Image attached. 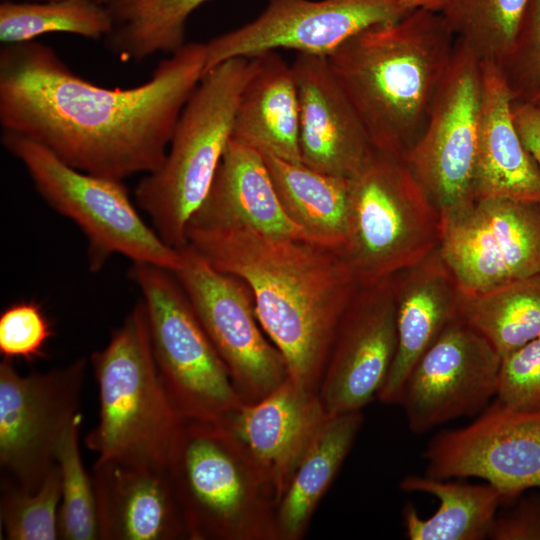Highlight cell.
<instances>
[{
    "label": "cell",
    "mask_w": 540,
    "mask_h": 540,
    "mask_svg": "<svg viewBox=\"0 0 540 540\" xmlns=\"http://www.w3.org/2000/svg\"><path fill=\"white\" fill-rule=\"evenodd\" d=\"M206 72L205 43H185L146 82L109 89L75 74L48 45L0 48V125L69 166L124 181L163 163L179 115Z\"/></svg>",
    "instance_id": "cell-1"
},
{
    "label": "cell",
    "mask_w": 540,
    "mask_h": 540,
    "mask_svg": "<svg viewBox=\"0 0 540 540\" xmlns=\"http://www.w3.org/2000/svg\"><path fill=\"white\" fill-rule=\"evenodd\" d=\"M187 244L250 289L257 318L288 377L318 393L333 340L360 286L341 253L249 228L188 227Z\"/></svg>",
    "instance_id": "cell-2"
},
{
    "label": "cell",
    "mask_w": 540,
    "mask_h": 540,
    "mask_svg": "<svg viewBox=\"0 0 540 540\" xmlns=\"http://www.w3.org/2000/svg\"><path fill=\"white\" fill-rule=\"evenodd\" d=\"M455 45L442 14L420 9L362 30L327 57L375 151L406 159Z\"/></svg>",
    "instance_id": "cell-3"
},
{
    "label": "cell",
    "mask_w": 540,
    "mask_h": 540,
    "mask_svg": "<svg viewBox=\"0 0 540 540\" xmlns=\"http://www.w3.org/2000/svg\"><path fill=\"white\" fill-rule=\"evenodd\" d=\"M90 361L98 386L99 420L86 437L87 448L98 460L165 471L184 420L159 377L142 298Z\"/></svg>",
    "instance_id": "cell-4"
},
{
    "label": "cell",
    "mask_w": 540,
    "mask_h": 540,
    "mask_svg": "<svg viewBox=\"0 0 540 540\" xmlns=\"http://www.w3.org/2000/svg\"><path fill=\"white\" fill-rule=\"evenodd\" d=\"M253 67V57H237L203 75L179 115L162 165L135 187L136 204L172 248L187 245L188 225L209 193Z\"/></svg>",
    "instance_id": "cell-5"
},
{
    "label": "cell",
    "mask_w": 540,
    "mask_h": 540,
    "mask_svg": "<svg viewBox=\"0 0 540 540\" xmlns=\"http://www.w3.org/2000/svg\"><path fill=\"white\" fill-rule=\"evenodd\" d=\"M165 472L190 540H277L275 502L222 424L184 420Z\"/></svg>",
    "instance_id": "cell-6"
},
{
    "label": "cell",
    "mask_w": 540,
    "mask_h": 540,
    "mask_svg": "<svg viewBox=\"0 0 540 540\" xmlns=\"http://www.w3.org/2000/svg\"><path fill=\"white\" fill-rule=\"evenodd\" d=\"M440 213L405 160L373 151L350 179L348 233L339 250L360 287L387 280L439 246Z\"/></svg>",
    "instance_id": "cell-7"
},
{
    "label": "cell",
    "mask_w": 540,
    "mask_h": 540,
    "mask_svg": "<svg viewBox=\"0 0 540 540\" xmlns=\"http://www.w3.org/2000/svg\"><path fill=\"white\" fill-rule=\"evenodd\" d=\"M0 140L6 151L22 163L45 202L84 233L90 271H100L115 254L132 263L153 264L172 272L179 267L180 250L167 245L146 224L123 181L79 171L47 148L14 132L2 130Z\"/></svg>",
    "instance_id": "cell-8"
},
{
    "label": "cell",
    "mask_w": 540,
    "mask_h": 540,
    "mask_svg": "<svg viewBox=\"0 0 540 540\" xmlns=\"http://www.w3.org/2000/svg\"><path fill=\"white\" fill-rule=\"evenodd\" d=\"M161 382L183 420L221 423L244 402L172 271L133 263Z\"/></svg>",
    "instance_id": "cell-9"
},
{
    "label": "cell",
    "mask_w": 540,
    "mask_h": 540,
    "mask_svg": "<svg viewBox=\"0 0 540 540\" xmlns=\"http://www.w3.org/2000/svg\"><path fill=\"white\" fill-rule=\"evenodd\" d=\"M173 271L244 403L257 402L288 378L285 359L266 337L250 289L213 267L193 247L179 249Z\"/></svg>",
    "instance_id": "cell-10"
},
{
    "label": "cell",
    "mask_w": 540,
    "mask_h": 540,
    "mask_svg": "<svg viewBox=\"0 0 540 540\" xmlns=\"http://www.w3.org/2000/svg\"><path fill=\"white\" fill-rule=\"evenodd\" d=\"M441 217L438 251L465 295L540 273V202L475 199Z\"/></svg>",
    "instance_id": "cell-11"
},
{
    "label": "cell",
    "mask_w": 540,
    "mask_h": 540,
    "mask_svg": "<svg viewBox=\"0 0 540 540\" xmlns=\"http://www.w3.org/2000/svg\"><path fill=\"white\" fill-rule=\"evenodd\" d=\"M87 360L21 375L11 359L0 363V465L28 492L50 468L60 439L78 414Z\"/></svg>",
    "instance_id": "cell-12"
},
{
    "label": "cell",
    "mask_w": 540,
    "mask_h": 540,
    "mask_svg": "<svg viewBox=\"0 0 540 540\" xmlns=\"http://www.w3.org/2000/svg\"><path fill=\"white\" fill-rule=\"evenodd\" d=\"M482 99V63L456 41L420 137L405 161L440 216L475 200L473 176Z\"/></svg>",
    "instance_id": "cell-13"
},
{
    "label": "cell",
    "mask_w": 540,
    "mask_h": 540,
    "mask_svg": "<svg viewBox=\"0 0 540 540\" xmlns=\"http://www.w3.org/2000/svg\"><path fill=\"white\" fill-rule=\"evenodd\" d=\"M423 457L426 475L481 479L510 503L540 489V411L496 398L469 424L434 435Z\"/></svg>",
    "instance_id": "cell-14"
},
{
    "label": "cell",
    "mask_w": 540,
    "mask_h": 540,
    "mask_svg": "<svg viewBox=\"0 0 540 540\" xmlns=\"http://www.w3.org/2000/svg\"><path fill=\"white\" fill-rule=\"evenodd\" d=\"M502 358L461 317L425 351L405 382L399 405L408 428L425 434L480 414L497 397Z\"/></svg>",
    "instance_id": "cell-15"
},
{
    "label": "cell",
    "mask_w": 540,
    "mask_h": 540,
    "mask_svg": "<svg viewBox=\"0 0 540 540\" xmlns=\"http://www.w3.org/2000/svg\"><path fill=\"white\" fill-rule=\"evenodd\" d=\"M407 13L394 0H268L256 19L205 43L206 72L279 48L328 57L362 30Z\"/></svg>",
    "instance_id": "cell-16"
},
{
    "label": "cell",
    "mask_w": 540,
    "mask_h": 540,
    "mask_svg": "<svg viewBox=\"0 0 540 540\" xmlns=\"http://www.w3.org/2000/svg\"><path fill=\"white\" fill-rule=\"evenodd\" d=\"M396 349L391 277L360 287L341 318L318 389L326 412L362 411L378 396Z\"/></svg>",
    "instance_id": "cell-17"
},
{
    "label": "cell",
    "mask_w": 540,
    "mask_h": 540,
    "mask_svg": "<svg viewBox=\"0 0 540 540\" xmlns=\"http://www.w3.org/2000/svg\"><path fill=\"white\" fill-rule=\"evenodd\" d=\"M318 393L288 377L254 403H243L222 424L241 444L277 507L292 476L328 417Z\"/></svg>",
    "instance_id": "cell-18"
},
{
    "label": "cell",
    "mask_w": 540,
    "mask_h": 540,
    "mask_svg": "<svg viewBox=\"0 0 540 540\" xmlns=\"http://www.w3.org/2000/svg\"><path fill=\"white\" fill-rule=\"evenodd\" d=\"M291 66L298 92L301 163L352 179L374 149L328 58L297 53Z\"/></svg>",
    "instance_id": "cell-19"
},
{
    "label": "cell",
    "mask_w": 540,
    "mask_h": 540,
    "mask_svg": "<svg viewBox=\"0 0 540 540\" xmlns=\"http://www.w3.org/2000/svg\"><path fill=\"white\" fill-rule=\"evenodd\" d=\"M397 349L377 396L399 404L413 367L443 330L460 317L461 291L438 248L393 276Z\"/></svg>",
    "instance_id": "cell-20"
},
{
    "label": "cell",
    "mask_w": 540,
    "mask_h": 540,
    "mask_svg": "<svg viewBox=\"0 0 540 540\" xmlns=\"http://www.w3.org/2000/svg\"><path fill=\"white\" fill-rule=\"evenodd\" d=\"M91 477L99 539L190 540L165 471L97 459Z\"/></svg>",
    "instance_id": "cell-21"
},
{
    "label": "cell",
    "mask_w": 540,
    "mask_h": 540,
    "mask_svg": "<svg viewBox=\"0 0 540 540\" xmlns=\"http://www.w3.org/2000/svg\"><path fill=\"white\" fill-rule=\"evenodd\" d=\"M188 227L249 228L312 241L285 212L263 155L231 137L209 193Z\"/></svg>",
    "instance_id": "cell-22"
},
{
    "label": "cell",
    "mask_w": 540,
    "mask_h": 540,
    "mask_svg": "<svg viewBox=\"0 0 540 540\" xmlns=\"http://www.w3.org/2000/svg\"><path fill=\"white\" fill-rule=\"evenodd\" d=\"M482 63V99L473 176L475 199L540 202V170L512 117V97L494 61Z\"/></svg>",
    "instance_id": "cell-23"
},
{
    "label": "cell",
    "mask_w": 540,
    "mask_h": 540,
    "mask_svg": "<svg viewBox=\"0 0 540 540\" xmlns=\"http://www.w3.org/2000/svg\"><path fill=\"white\" fill-rule=\"evenodd\" d=\"M254 58L241 92L231 138L263 155L301 163L299 102L292 66L276 52Z\"/></svg>",
    "instance_id": "cell-24"
},
{
    "label": "cell",
    "mask_w": 540,
    "mask_h": 540,
    "mask_svg": "<svg viewBox=\"0 0 540 540\" xmlns=\"http://www.w3.org/2000/svg\"><path fill=\"white\" fill-rule=\"evenodd\" d=\"M362 411L328 415L275 511L277 540H298L347 458L363 423Z\"/></svg>",
    "instance_id": "cell-25"
},
{
    "label": "cell",
    "mask_w": 540,
    "mask_h": 540,
    "mask_svg": "<svg viewBox=\"0 0 540 540\" xmlns=\"http://www.w3.org/2000/svg\"><path fill=\"white\" fill-rule=\"evenodd\" d=\"M406 492L424 493L439 501L438 509L422 518L411 503L402 511L410 540H481L488 538L503 498L488 483L471 484L428 475H408L400 482Z\"/></svg>",
    "instance_id": "cell-26"
},
{
    "label": "cell",
    "mask_w": 540,
    "mask_h": 540,
    "mask_svg": "<svg viewBox=\"0 0 540 540\" xmlns=\"http://www.w3.org/2000/svg\"><path fill=\"white\" fill-rule=\"evenodd\" d=\"M263 157L289 218L313 242L339 251L348 233L350 179L321 173L303 163Z\"/></svg>",
    "instance_id": "cell-27"
},
{
    "label": "cell",
    "mask_w": 540,
    "mask_h": 540,
    "mask_svg": "<svg viewBox=\"0 0 540 540\" xmlns=\"http://www.w3.org/2000/svg\"><path fill=\"white\" fill-rule=\"evenodd\" d=\"M208 0H107L113 22L106 48L122 61L172 54L185 44L189 16Z\"/></svg>",
    "instance_id": "cell-28"
},
{
    "label": "cell",
    "mask_w": 540,
    "mask_h": 540,
    "mask_svg": "<svg viewBox=\"0 0 540 540\" xmlns=\"http://www.w3.org/2000/svg\"><path fill=\"white\" fill-rule=\"evenodd\" d=\"M460 317L501 358L540 338V273L483 294L461 293Z\"/></svg>",
    "instance_id": "cell-29"
},
{
    "label": "cell",
    "mask_w": 540,
    "mask_h": 540,
    "mask_svg": "<svg viewBox=\"0 0 540 540\" xmlns=\"http://www.w3.org/2000/svg\"><path fill=\"white\" fill-rule=\"evenodd\" d=\"M112 26L107 7L94 0L4 1L0 4L2 44L32 41L54 32L98 40L105 38Z\"/></svg>",
    "instance_id": "cell-30"
},
{
    "label": "cell",
    "mask_w": 540,
    "mask_h": 540,
    "mask_svg": "<svg viewBox=\"0 0 540 540\" xmlns=\"http://www.w3.org/2000/svg\"><path fill=\"white\" fill-rule=\"evenodd\" d=\"M528 0H449L441 12L457 42L497 62L514 43Z\"/></svg>",
    "instance_id": "cell-31"
},
{
    "label": "cell",
    "mask_w": 540,
    "mask_h": 540,
    "mask_svg": "<svg viewBox=\"0 0 540 540\" xmlns=\"http://www.w3.org/2000/svg\"><path fill=\"white\" fill-rule=\"evenodd\" d=\"M78 413L66 427L57 447L55 463L61 481L59 539H99L95 492L80 454Z\"/></svg>",
    "instance_id": "cell-32"
},
{
    "label": "cell",
    "mask_w": 540,
    "mask_h": 540,
    "mask_svg": "<svg viewBox=\"0 0 540 540\" xmlns=\"http://www.w3.org/2000/svg\"><path fill=\"white\" fill-rule=\"evenodd\" d=\"M61 481L55 463L34 492L14 481L4 482L0 497V522L9 540L59 539Z\"/></svg>",
    "instance_id": "cell-33"
},
{
    "label": "cell",
    "mask_w": 540,
    "mask_h": 540,
    "mask_svg": "<svg viewBox=\"0 0 540 540\" xmlns=\"http://www.w3.org/2000/svg\"><path fill=\"white\" fill-rule=\"evenodd\" d=\"M513 101L540 109V0H528L515 40L495 62Z\"/></svg>",
    "instance_id": "cell-34"
},
{
    "label": "cell",
    "mask_w": 540,
    "mask_h": 540,
    "mask_svg": "<svg viewBox=\"0 0 540 540\" xmlns=\"http://www.w3.org/2000/svg\"><path fill=\"white\" fill-rule=\"evenodd\" d=\"M51 326L39 304L20 301L0 315V353L4 358L31 360L43 356Z\"/></svg>",
    "instance_id": "cell-35"
},
{
    "label": "cell",
    "mask_w": 540,
    "mask_h": 540,
    "mask_svg": "<svg viewBox=\"0 0 540 540\" xmlns=\"http://www.w3.org/2000/svg\"><path fill=\"white\" fill-rule=\"evenodd\" d=\"M496 398L517 409L540 411V338L502 358Z\"/></svg>",
    "instance_id": "cell-36"
},
{
    "label": "cell",
    "mask_w": 540,
    "mask_h": 540,
    "mask_svg": "<svg viewBox=\"0 0 540 540\" xmlns=\"http://www.w3.org/2000/svg\"><path fill=\"white\" fill-rule=\"evenodd\" d=\"M498 512L489 531L493 540H540V497L526 496Z\"/></svg>",
    "instance_id": "cell-37"
},
{
    "label": "cell",
    "mask_w": 540,
    "mask_h": 540,
    "mask_svg": "<svg viewBox=\"0 0 540 540\" xmlns=\"http://www.w3.org/2000/svg\"><path fill=\"white\" fill-rule=\"evenodd\" d=\"M512 117L517 133L540 170V109L512 101Z\"/></svg>",
    "instance_id": "cell-38"
},
{
    "label": "cell",
    "mask_w": 540,
    "mask_h": 540,
    "mask_svg": "<svg viewBox=\"0 0 540 540\" xmlns=\"http://www.w3.org/2000/svg\"><path fill=\"white\" fill-rule=\"evenodd\" d=\"M405 11L411 12L414 10H427L431 12L441 13L449 0H394Z\"/></svg>",
    "instance_id": "cell-39"
},
{
    "label": "cell",
    "mask_w": 540,
    "mask_h": 540,
    "mask_svg": "<svg viewBox=\"0 0 540 540\" xmlns=\"http://www.w3.org/2000/svg\"><path fill=\"white\" fill-rule=\"evenodd\" d=\"M94 1H96V2H98V3H100V4H104V5H105L106 2H107V0H94Z\"/></svg>",
    "instance_id": "cell-40"
},
{
    "label": "cell",
    "mask_w": 540,
    "mask_h": 540,
    "mask_svg": "<svg viewBox=\"0 0 540 540\" xmlns=\"http://www.w3.org/2000/svg\"><path fill=\"white\" fill-rule=\"evenodd\" d=\"M4 1H8V0H4ZM35 1H52V0H35Z\"/></svg>",
    "instance_id": "cell-41"
}]
</instances>
